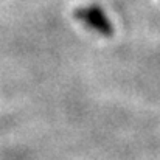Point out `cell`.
<instances>
[{"label":"cell","mask_w":160,"mask_h":160,"mask_svg":"<svg viewBox=\"0 0 160 160\" xmlns=\"http://www.w3.org/2000/svg\"><path fill=\"white\" fill-rule=\"evenodd\" d=\"M73 14L87 28L97 31L98 34L106 36V38H110L113 34L112 22L109 20V17H107V14L104 12V9L100 8L98 5H89V6L78 8V9H75Z\"/></svg>","instance_id":"obj_1"}]
</instances>
